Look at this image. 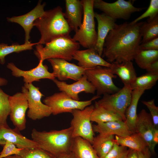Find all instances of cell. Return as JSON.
<instances>
[{"instance_id": "cell-1", "label": "cell", "mask_w": 158, "mask_h": 158, "mask_svg": "<svg viewBox=\"0 0 158 158\" xmlns=\"http://www.w3.org/2000/svg\"><path fill=\"white\" fill-rule=\"evenodd\" d=\"M142 22L116 24L105 39L102 57L105 58L106 61L110 63L133 60L140 50Z\"/></svg>"}, {"instance_id": "cell-2", "label": "cell", "mask_w": 158, "mask_h": 158, "mask_svg": "<svg viewBox=\"0 0 158 158\" xmlns=\"http://www.w3.org/2000/svg\"><path fill=\"white\" fill-rule=\"evenodd\" d=\"M34 26L39 31L41 37L37 44H45L58 37L70 35L72 31L59 6L45 11L34 22Z\"/></svg>"}, {"instance_id": "cell-3", "label": "cell", "mask_w": 158, "mask_h": 158, "mask_svg": "<svg viewBox=\"0 0 158 158\" xmlns=\"http://www.w3.org/2000/svg\"><path fill=\"white\" fill-rule=\"evenodd\" d=\"M71 128L60 130L42 131L33 128L31 133L32 140L39 148L55 157L71 152L73 138Z\"/></svg>"}, {"instance_id": "cell-4", "label": "cell", "mask_w": 158, "mask_h": 158, "mask_svg": "<svg viewBox=\"0 0 158 158\" xmlns=\"http://www.w3.org/2000/svg\"><path fill=\"white\" fill-rule=\"evenodd\" d=\"M45 45L44 47L37 43L36 45L34 53L39 61L51 58L71 61L80 47L79 43L70 35L57 38Z\"/></svg>"}, {"instance_id": "cell-5", "label": "cell", "mask_w": 158, "mask_h": 158, "mask_svg": "<svg viewBox=\"0 0 158 158\" xmlns=\"http://www.w3.org/2000/svg\"><path fill=\"white\" fill-rule=\"evenodd\" d=\"M83 8V17L82 24L73 37L83 47H95L97 40L95 30L94 0H81Z\"/></svg>"}, {"instance_id": "cell-6", "label": "cell", "mask_w": 158, "mask_h": 158, "mask_svg": "<svg viewBox=\"0 0 158 158\" xmlns=\"http://www.w3.org/2000/svg\"><path fill=\"white\" fill-rule=\"evenodd\" d=\"M85 75L95 88L97 96L113 94L121 89L113 82V78L117 76L112 73L110 67L98 66L87 69Z\"/></svg>"}, {"instance_id": "cell-7", "label": "cell", "mask_w": 158, "mask_h": 158, "mask_svg": "<svg viewBox=\"0 0 158 158\" xmlns=\"http://www.w3.org/2000/svg\"><path fill=\"white\" fill-rule=\"evenodd\" d=\"M100 97L96 95L89 100L77 101L72 99L65 92H61L46 97L43 102L51 108L52 114L56 115L63 113H71L75 109L83 110Z\"/></svg>"}, {"instance_id": "cell-8", "label": "cell", "mask_w": 158, "mask_h": 158, "mask_svg": "<svg viewBox=\"0 0 158 158\" xmlns=\"http://www.w3.org/2000/svg\"><path fill=\"white\" fill-rule=\"evenodd\" d=\"M132 91L130 85H124L115 93L103 95L97 102L105 109L118 115L125 121V113L131 101Z\"/></svg>"}, {"instance_id": "cell-9", "label": "cell", "mask_w": 158, "mask_h": 158, "mask_svg": "<svg viewBox=\"0 0 158 158\" xmlns=\"http://www.w3.org/2000/svg\"><path fill=\"white\" fill-rule=\"evenodd\" d=\"M39 89L32 83H24L22 88L21 92L26 95L28 102L27 116L33 120L41 119L52 114L51 108L42 102L44 95Z\"/></svg>"}, {"instance_id": "cell-10", "label": "cell", "mask_w": 158, "mask_h": 158, "mask_svg": "<svg viewBox=\"0 0 158 158\" xmlns=\"http://www.w3.org/2000/svg\"><path fill=\"white\" fill-rule=\"evenodd\" d=\"M94 107V105H91L83 110L74 109L71 113L73 116L70 126L73 137H81L91 144L94 134L90 117Z\"/></svg>"}, {"instance_id": "cell-11", "label": "cell", "mask_w": 158, "mask_h": 158, "mask_svg": "<svg viewBox=\"0 0 158 158\" xmlns=\"http://www.w3.org/2000/svg\"><path fill=\"white\" fill-rule=\"evenodd\" d=\"M94 8L99 10L107 16L117 19H128L131 14L141 11L144 8L134 6L131 0H118L108 3L102 0H94Z\"/></svg>"}, {"instance_id": "cell-12", "label": "cell", "mask_w": 158, "mask_h": 158, "mask_svg": "<svg viewBox=\"0 0 158 158\" xmlns=\"http://www.w3.org/2000/svg\"><path fill=\"white\" fill-rule=\"evenodd\" d=\"M9 102L11 120L15 128L19 131L24 130L26 128V113L28 109L26 95L21 92L10 96Z\"/></svg>"}, {"instance_id": "cell-13", "label": "cell", "mask_w": 158, "mask_h": 158, "mask_svg": "<svg viewBox=\"0 0 158 158\" xmlns=\"http://www.w3.org/2000/svg\"><path fill=\"white\" fill-rule=\"evenodd\" d=\"M47 60L52 67L54 76L60 81L69 79L77 81L85 74L87 69L61 59L51 58Z\"/></svg>"}, {"instance_id": "cell-14", "label": "cell", "mask_w": 158, "mask_h": 158, "mask_svg": "<svg viewBox=\"0 0 158 158\" xmlns=\"http://www.w3.org/2000/svg\"><path fill=\"white\" fill-rule=\"evenodd\" d=\"M7 68L11 71L13 75L16 77L23 78L25 83L30 84L35 81H39L41 79H47L53 80L55 78L52 73L50 72L48 67L40 61L37 66L29 70L24 71L18 68L13 63H8Z\"/></svg>"}, {"instance_id": "cell-15", "label": "cell", "mask_w": 158, "mask_h": 158, "mask_svg": "<svg viewBox=\"0 0 158 158\" xmlns=\"http://www.w3.org/2000/svg\"><path fill=\"white\" fill-rule=\"evenodd\" d=\"M46 4L45 3L42 4V1L39 0L36 6L26 14L7 18L8 22L18 24L23 28L25 32V43L30 42V32L34 26V22L44 14Z\"/></svg>"}, {"instance_id": "cell-16", "label": "cell", "mask_w": 158, "mask_h": 158, "mask_svg": "<svg viewBox=\"0 0 158 158\" xmlns=\"http://www.w3.org/2000/svg\"><path fill=\"white\" fill-rule=\"evenodd\" d=\"M52 80L61 92H65L70 97L76 100H79L78 94L81 92L94 94L96 90L85 74L79 80L70 84L65 81H60L56 78Z\"/></svg>"}, {"instance_id": "cell-17", "label": "cell", "mask_w": 158, "mask_h": 158, "mask_svg": "<svg viewBox=\"0 0 158 158\" xmlns=\"http://www.w3.org/2000/svg\"><path fill=\"white\" fill-rule=\"evenodd\" d=\"M7 142L12 143L21 149L39 148L37 144L32 140L23 135L16 128L12 129L8 125L0 127V145L3 146Z\"/></svg>"}, {"instance_id": "cell-18", "label": "cell", "mask_w": 158, "mask_h": 158, "mask_svg": "<svg viewBox=\"0 0 158 158\" xmlns=\"http://www.w3.org/2000/svg\"><path fill=\"white\" fill-rule=\"evenodd\" d=\"M73 59L78 61V66L86 69L98 66L107 67L111 66V63L100 56L94 47L77 50L73 55Z\"/></svg>"}, {"instance_id": "cell-19", "label": "cell", "mask_w": 158, "mask_h": 158, "mask_svg": "<svg viewBox=\"0 0 158 158\" xmlns=\"http://www.w3.org/2000/svg\"><path fill=\"white\" fill-rule=\"evenodd\" d=\"M152 119L150 113L144 109L137 115L136 124V132L141 135L148 145L152 154H154L152 143L153 135L154 129Z\"/></svg>"}, {"instance_id": "cell-20", "label": "cell", "mask_w": 158, "mask_h": 158, "mask_svg": "<svg viewBox=\"0 0 158 158\" xmlns=\"http://www.w3.org/2000/svg\"><path fill=\"white\" fill-rule=\"evenodd\" d=\"M95 18L97 22V40L95 49L99 55L102 56L105 39L110 31L114 28L116 24V20L104 13L95 12Z\"/></svg>"}, {"instance_id": "cell-21", "label": "cell", "mask_w": 158, "mask_h": 158, "mask_svg": "<svg viewBox=\"0 0 158 158\" xmlns=\"http://www.w3.org/2000/svg\"><path fill=\"white\" fill-rule=\"evenodd\" d=\"M65 18L72 30L77 31L82 23L83 8L81 0H65Z\"/></svg>"}, {"instance_id": "cell-22", "label": "cell", "mask_w": 158, "mask_h": 158, "mask_svg": "<svg viewBox=\"0 0 158 158\" xmlns=\"http://www.w3.org/2000/svg\"><path fill=\"white\" fill-rule=\"evenodd\" d=\"M92 126L93 132L99 134L125 137L133 133L129 130L123 121H110L94 124Z\"/></svg>"}, {"instance_id": "cell-23", "label": "cell", "mask_w": 158, "mask_h": 158, "mask_svg": "<svg viewBox=\"0 0 158 158\" xmlns=\"http://www.w3.org/2000/svg\"><path fill=\"white\" fill-rule=\"evenodd\" d=\"M111 63L110 67L112 73L120 78L124 85H130L137 77L132 62L130 61Z\"/></svg>"}, {"instance_id": "cell-24", "label": "cell", "mask_w": 158, "mask_h": 158, "mask_svg": "<svg viewBox=\"0 0 158 158\" xmlns=\"http://www.w3.org/2000/svg\"><path fill=\"white\" fill-rule=\"evenodd\" d=\"M71 152L76 158H100L91 143L79 137L73 138Z\"/></svg>"}, {"instance_id": "cell-25", "label": "cell", "mask_w": 158, "mask_h": 158, "mask_svg": "<svg viewBox=\"0 0 158 158\" xmlns=\"http://www.w3.org/2000/svg\"><path fill=\"white\" fill-rule=\"evenodd\" d=\"M145 91L135 89L132 90V99L126 113L124 121L129 130L133 133L136 132V124L137 118V107L139 101Z\"/></svg>"}, {"instance_id": "cell-26", "label": "cell", "mask_w": 158, "mask_h": 158, "mask_svg": "<svg viewBox=\"0 0 158 158\" xmlns=\"http://www.w3.org/2000/svg\"><path fill=\"white\" fill-rule=\"evenodd\" d=\"M115 142L114 135L99 134L94 137L92 145L100 158L109 152Z\"/></svg>"}, {"instance_id": "cell-27", "label": "cell", "mask_w": 158, "mask_h": 158, "mask_svg": "<svg viewBox=\"0 0 158 158\" xmlns=\"http://www.w3.org/2000/svg\"><path fill=\"white\" fill-rule=\"evenodd\" d=\"M116 143L119 145L140 152L148 147V145L141 135L137 132L133 133L125 137L115 136Z\"/></svg>"}, {"instance_id": "cell-28", "label": "cell", "mask_w": 158, "mask_h": 158, "mask_svg": "<svg viewBox=\"0 0 158 158\" xmlns=\"http://www.w3.org/2000/svg\"><path fill=\"white\" fill-rule=\"evenodd\" d=\"M94 109L91 114V121L97 124L115 121H123L118 114L107 110L95 102Z\"/></svg>"}, {"instance_id": "cell-29", "label": "cell", "mask_w": 158, "mask_h": 158, "mask_svg": "<svg viewBox=\"0 0 158 158\" xmlns=\"http://www.w3.org/2000/svg\"><path fill=\"white\" fill-rule=\"evenodd\" d=\"M141 44L158 37V15L152 19L142 22L140 26Z\"/></svg>"}, {"instance_id": "cell-30", "label": "cell", "mask_w": 158, "mask_h": 158, "mask_svg": "<svg viewBox=\"0 0 158 158\" xmlns=\"http://www.w3.org/2000/svg\"><path fill=\"white\" fill-rule=\"evenodd\" d=\"M37 44V43H31L30 42L22 44L14 43L10 45L7 44L0 43V63L2 65L5 63V58L8 55L13 53H19L24 51L31 50L33 47Z\"/></svg>"}, {"instance_id": "cell-31", "label": "cell", "mask_w": 158, "mask_h": 158, "mask_svg": "<svg viewBox=\"0 0 158 158\" xmlns=\"http://www.w3.org/2000/svg\"><path fill=\"white\" fill-rule=\"evenodd\" d=\"M158 80V74L147 73L137 77L130 86L132 90L138 89L145 91L151 89Z\"/></svg>"}, {"instance_id": "cell-32", "label": "cell", "mask_w": 158, "mask_h": 158, "mask_svg": "<svg viewBox=\"0 0 158 158\" xmlns=\"http://www.w3.org/2000/svg\"><path fill=\"white\" fill-rule=\"evenodd\" d=\"M134 59L139 68L146 70L152 63L158 60V50L140 49Z\"/></svg>"}, {"instance_id": "cell-33", "label": "cell", "mask_w": 158, "mask_h": 158, "mask_svg": "<svg viewBox=\"0 0 158 158\" xmlns=\"http://www.w3.org/2000/svg\"><path fill=\"white\" fill-rule=\"evenodd\" d=\"M9 96L0 88V127L8 126L7 119L10 112Z\"/></svg>"}, {"instance_id": "cell-34", "label": "cell", "mask_w": 158, "mask_h": 158, "mask_svg": "<svg viewBox=\"0 0 158 158\" xmlns=\"http://www.w3.org/2000/svg\"><path fill=\"white\" fill-rule=\"evenodd\" d=\"M19 155L22 158H55V157L40 148L22 149Z\"/></svg>"}, {"instance_id": "cell-35", "label": "cell", "mask_w": 158, "mask_h": 158, "mask_svg": "<svg viewBox=\"0 0 158 158\" xmlns=\"http://www.w3.org/2000/svg\"><path fill=\"white\" fill-rule=\"evenodd\" d=\"M158 15V0H151L149 6L146 11L131 22L135 23L146 18L152 19Z\"/></svg>"}, {"instance_id": "cell-36", "label": "cell", "mask_w": 158, "mask_h": 158, "mask_svg": "<svg viewBox=\"0 0 158 158\" xmlns=\"http://www.w3.org/2000/svg\"><path fill=\"white\" fill-rule=\"evenodd\" d=\"M129 151L127 147L115 143L111 150L107 154L100 158H127Z\"/></svg>"}, {"instance_id": "cell-37", "label": "cell", "mask_w": 158, "mask_h": 158, "mask_svg": "<svg viewBox=\"0 0 158 158\" xmlns=\"http://www.w3.org/2000/svg\"><path fill=\"white\" fill-rule=\"evenodd\" d=\"M142 103L145 105L149 110L152 117L154 126L155 128L158 127V107L155 104V100H151L142 101Z\"/></svg>"}, {"instance_id": "cell-38", "label": "cell", "mask_w": 158, "mask_h": 158, "mask_svg": "<svg viewBox=\"0 0 158 158\" xmlns=\"http://www.w3.org/2000/svg\"><path fill=\"white\" fill-rule=\"evenodd\" d=\"M3 149L0 153V158L15 155H19L22 149L17 147L12 143L7 142L3 146Z\"/></svg>"}, {"instance_id": "cell-39", "label": "cell", "mask_w": 158, "mask_h": 158, "mask_svg": "<svg viewBox=\"0 0 158 158\" xmlns=\"http://www.w3.org/2000/svg\"><path fill=\"white\" fill-rule=\"evenodd\" d=\"M140 49L143 50H158V37L141 44Z\"/></svg>"}, {"instance_id": "cell-40", "label": "cell", "mask_w": 158, "mask_h": 158, "mask_svg": "<svg viewBox=\"0 0 158 158\" xmlns=\"http://www.w3.org/2000/svg\"><path fill=\"white\" fill-rule=\"evenodd\" d=\"M138 158H150L151 153L148 147L140 152H137Z\"/></svg>"}, {"instance_id": "cell-41", "label": "cell", "mask_w": 158, "mask_h": 158, "mask_svg": "<svg viewBox=\"0 0 158 158\" xmlns=\"http://www.w3.org/2000/svg\"><path fill=\"white\" fill-rule=\"evenodd\" d=\"M146 70L147 73L158 74V60L152 63Z\"/></svg>"}, {"instance_id": "cell-42", "label": "cell", "mask_w": 158, "mask_h": 158, "mask_svg": "<svg viewBox=\"0 0 158 158\" xmlns=\"http://www.w3.org/2000/svg\"><path fill=\"white\" fill-rule=\"evenodd\" d=\"M158 143V129L154 128L153 135L152 143L154 148Z\"/></svg>"}, {"instance_id": "cell-43", "label": "cell", "mask_w": 158, "mask_h": 158, "mask_svg": "<svg viewBox=\"0 0 158 158\" xmlns=\"http://www.w3.org/2000/svg\"><path fill=\"white\" fill-rule=\"evenodd\" d=\"M55 158H76L71 152L60 154L55 157Z\"/></svg>"}, {"instance_id": "cell-44", "label": "cell", "mask_w": 158, "mask_h": 158, "mask_svg": "<svg viewBox=\"0 0 158 158\" xmlns=\"http://www.w3.org/2000/svg\"><path fill=\"white\" fill-rule=\"evenodd\" d=\"M127 158H138L137 152L135 150L129 149V151Z\"/></svg>"}, {"instance_id": "cell-45", "label": "cell", "mask_w": 158, "mask_h": 158, "mask_svg": "<svg viewBox=\"0 0 158 158\" xmlns=\"http://www.w3.org/2000/svg\"><path fill=\"white\" fill-rule=\"evenodd\" d=\"M7 83L8 81L6 79L0 76V87L5 86Z\"/></svg>"}, {"instance_id": "cell-46", "label": "cell", "mask_w": 158, "mask_h": 158, "mask_svg": "<svg viewBox=\"0 0 158 158\" xmlns=\"http://www.w3.org/2000/svg\"><path fill=\"white\" fill-rule=\"evenodd\" d=\"M5 158H22L18 155H15L9 156L6 157Z\"/></svg>"}]
</instances>
